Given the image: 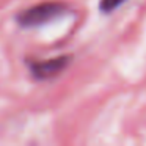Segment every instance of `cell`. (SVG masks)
<instances>
[{
  "label": "cell",
  "instance_id": "cell-1",
  "mask_svg": "<svg viewBox=\"0 0 146 146\" xmlns=\"http://www.w3.org/2000/svg\"><path fill=\"white\" fill-rule=\"evenodd\" d=\"M64 11H66V5L60 2H42L22 11L17 16V21L22 27H38L61 16Z\"/></svg>",
  "mask_w": 146,
  "mask_h": 146
},
{
  "label": "cell",
  "instance_id": "cell-2",
  "mask_svg": "<svg viewBox=\"0 0 146 146\" xmlns=\"http://www.w3.org/2000/svg\"><path fill=\"white\" fill-rule=\"evenodd\" d=\"M71 63V55H61L57 58H50L46 61L30 63V71L38 80H50L60 76Z\"/></svg>",
  "mask_w": 146,
  "mask_h": 146
},
{
  "label": "cell",
  "instance_id": "cell-3",
  "mask_svg": "<svg viewBox=\"0 0 146 146\" xmlns=\"http://www.w3.org/2000/svg\"><path fill=\"white\" fill-rule=\"evenodd\" d=\"M126 0H101L99 2V10L102 13H111L115 11L119 5H123Z\"/></svg>",
  "mask_w": 146,
  "mask_h": 146
}]
</instances>
